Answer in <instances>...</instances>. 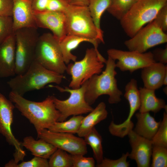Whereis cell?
<instances>
[{"label": "cell", "instance_id": "cell-30", "mask_svg": "<svg viewBox=\"0 0 167 167\" xmlns=\"http://www.w3.org/2000/svg\"><path fill=\"white\" fill-rule=\"evenodd\" d=\"M153 145L167 148V113L165 112L159 127L151 140Z\"/></svg>", "mask_w": 167, "mask_h": 167}, {"label": "cell", "instance_id": "cell-22", "mask_svg": "<svg viewBox=\"0 0 167 167\" xmlns=\"http://www.w3.org/2000/svg\"><path fill=\"white\" fill-rule=\"evenodd\" d=\"M21 143L22 146L29 151L34 156L47 159H49L57 149L51 144L42 139L36 140L31 136L24 137Z\"/></svg>", "mask_w": 167, "mask_h": 167}, {"label": "cell", "instance_id": "cell-26", "mask_svg": "<svg viewBox=\"0 0 167 167\" xmlns=\"http://www.w3.org/2000/svg\"><path fill=\"white\" fill-rule=\"evenodd\" d=\"M84 117L81 115H73L68 120L56 122L48 129L54 132L77 134Z\"/></svg>", "mask_w": 167, "mask_h": 167}, {"label": "cell", "instance_id": "cell-6", "mask_svg": "<svg viewBox=\"0 0 167 167\" xmlns=\"http://www.w3.org/2000/svg\"><path fill=\"white\" fill-rule=\"evenodd\" d=\"M106 61L94 47L87 49L82 60L69 63L66 66V71L71 78L69 87L79 88L93 75L101 74Z\"/></svg>", "mask_w": 167, "mask_h": 167}, {"label": "cell", "instance_id": "cell-37", "mask_svg": "<svg viewBox=\"0 0 167 167\" xmlns=\"http://www.w3.org/2000/svg\"><path fill=\"white\" fill-rule=\"evenodd\" d=\"M13 0H0V16H12Z\"/></svg>", "mask_w": 167, "mask_h": 167}, {"label": "cell", "instance_id": "cell-38", "mask_svg": "<svg viewBox=\"0 0 167 167\" xmlns=\"http://www.w3.org/2000/svg\"><path fill=\"white\" fill-rule=\"evenodd\" d=\"M154 61L156 62L164 64L167 63V46L164 49L156 48L152 52Z\"/></svg>", "mask_w": 167, "mask_h": 167}, {"label": "cell", "instance_id": "cell-34", "mask_svg": "<svg viewBox=\"0 0 167 167\" xmlns=\"http://www.w3.org/2000/svg\"><path fill=\"white\" fill-rule=\"evenodd\" d=\"M129 153L123 154L122 156L117 160H112L104 158L101 162L96 166L97 167H128L129 162L127 161Z\"/></svg>", "mask_w": 167, "mask_h": 167}, {"label": "cell", "instance_id": "cell-24", "mask_svg": "<svg viewBox=\"0 0 167 167\" xmlns=\"http://www.w3.org/2000/svg\"><path fill=\"white\" fill-rule=\"evenodd\" d=\"M69 5L67 0H33L32 9L34 13L48 11L64 13Z\"/></svg>", "mask_w": 167, "mask_h": 167}, {"label": "cell", "instance_id": "cell-7", "mask_svg": "<svg viewBox=\"0 0 167 167\" xmlns=\"http://www.w3.org/2000/svg\"><path fill=\"white\" fill-rule=\"evenodd\" d=\"M45 68L63 74L66 66L59 46V42L49 32L40 36L35 53L34 60Z\"/></svg>", "mask_w": 167, "mask_h": 167}, {"label": "cell", "instance_id": "cell-35", "mask_svg": "<svg viewBox=\"0 0 167 167\" xmlns=\"http://www.w3.org/2000/svg\"><path fill=\"white\" fill-rule=\"evenodd\" d=\"M71 155L72 167H94L95 163L94 158L86 157L81 154Z\"/></svg>", "mask_w": 167, "mask_h": 167}, {"label": "cell", "instance_id": "cell-5", "mask_svg": "<svg viewBox=\"0 0 167 167\" xmlns=\"http://www.w3.org/2000/svg\"><path fill=\"white\" fill-rule=\"evenodd\" d=\"M167 5V0H136L120 20L121 26L130 38L144 26L153 20L159 11Z\"/></svg>", "mask_w": 167, "mask_h": 167}, {"label": "cell", "instance_id": "cell-28", "mask_svg": "<svg viewBox=\"0 0 167 167\" xmlns=\"http://www.w3.org/2000/svg\"><path fill=\"white\" fill-rule=\"evenodd\" d=\"M136 0H111L107 11L112 16L120 20L126 14Z\"/></svg>", "mask_w": 167, "mask_h": 167}, {"label": "cell", "instance_id": "cell-10", "mask_svg": "<svg viewBox=\"0 0 167 167\" xmlns=\"http://www.w3.org/2000/svg\"><path fill=\"white\" fill-rule=\"evenodd\" d=\"M167 42V34L153 20L142 28L124 43L129 50L146 52L148 49Z\"/></svg>", "mask_w": 167, "mask_h": 167}, {"label": "cell", "instance_id": "cell-21", "mask_svg": "<svg viewBox=\"0 0 167 167\" xmlns=\"http://www.w3.org/2000/svg\"><path fill=\"white\" fill-rule=\"evenodd\" d=\"M140 105L139 112L141 113L152 112L157 113L162 109L167 112V106L165 101L157 98L155 90L144 87L139 89Z\"/></svg>", "mask_w": 167, "mask_h": 167}, {"label": "cell", "instance_id": "cell-19", "mask_svg": "<svg viewBox=\"0 0 167 167\" xmlns=\"http://www.w3.org/2000/svg\"><path fill=\"white\" fill-rule=\"evenodd\" d=\"M137 119L133 130L138 135L151 140L157 131L161 121H156L149 112H138L135 114Z\"/></svg>", "mask_w": 167, "mask_h": 167}, {"label": "cell", "instance_id": "cell-16", "mask_svg": "<svg viewBox=\"0 0 167 167\" xmlns=\"http://www.w3.org/2000/svg\"><path fill=\"white\" fill-rule=\"evenodd\" d=\"M12 18L14 31L22 28H37L32 9L33 0H13Z\"/></svg>", "mask_w": 167, "mask_h": 167}, {"label": "cell", "instance_id": "cell-23", "mask_svg": "<svg viewBox=\"0 0 167 167\" xmlns=\"http://www.w3.org/2000/svg\"><path fill=\"white\" fill-rule=\"evenodd\" d=\"M83 42H88L92 44V42L88 39L74 35H66L59 42L60 48L66 64H68L71 61L73 62L76 61V56L72 54L71 52Z\"/></svg>", "mask_w": 167, "mask_h": 167}, {"label": "cell", "instance_id": "cell-39", "mask_svg": "<svg viewBox=\"0 0 167 167\" xmlns=\"http://www.w3.org/2000/svg\"><path fill=\"white\" fill-rule=\"evenodd\" d=\"M68 4L71 5L88 6V0H67Z\"/></svg>", "mask_w": 167, "mask_h": 167}, {"label": "cell", "instance_id": "cell-4", "mask_svg": "<svg viewBox=\"0 0 167 167\" xmlns=\"http://www.w3.org/2000/svg\"><path fill=\"white\" fill-rule=\"evenodd\" d=\"M64 13L67 35H74L90 40L94 48L98 47L104 38L100 35L92 18L88 6L69 4Z\"/></svg>", "mask_w": 167, "mask_h": 167}, {"label": "cell", "instance_id": "cell-8", "mask_svg": "<svg viewBox=\"0 0 167 167\" xmlns=\"http://www.w3.org/2000/svg\"><path fill=\"white\" fill-rule=\"evenodd\" d=\"M15 74H22L34 60L37 42L39 36L37 28H24L15 32Z\"/></svg>", "mask_w": 167, "mask_h": 167}, {"label": "cell", "instance_id": "cell-27", "mask_svg": "<svg viewBox=\"0 0 167 167\" xmlns=\"http://www.w3.org/2000/svg\"><path fill=\"white\" fill-rule=\"evenodd\" d=\"M84 138L86 144L92 149L97 164H99L104 158L101 136L94 127Z\"/></svg>", "mask_w": 167, "mask_h": 167}, {"label": "cell", "instance_id": "cell-17", "mask_svg": "<svg viewBox=\"0 0 167 167\" xmlns=\"http://www.w3.org/2000/svg\"><path fill=\"white\" fill-rule=\"evenodd\" d=\"M15 75V39L14 34L0 45V78Z\"/></svg>", "mask_w": 167, "mask_h": 167}, {"label": "cell", "instance_id": "cell-14", "mask_svg": "<svg viewBox=\"0 0 167 167\" xmlns=\"http://www.w3.org/2000/svg\"><path fill=\"white\" fill-rule=\"evenodd\" d=\"M34 14L37 28L49 29L59 42L66 36V18L64 12L48 11Z\"/></svg>", "mask_w": 167, "mask_h": 167}, {"label": "cell", "instance_id": "cell-2", "mask_svg": "<svg viewBox=\"0 0 167 167\" xmlns=\"http://www.w3.org/2000/svg\"><path fill=\"white\" fill-rule=\"evenodd\" d=\"M115 61L108 56L105 63V70L100 74H95L87 81L85 94L87 103L91 105L101 96H109L108 102L110 104L118 103L121 100L122 92L118 88L115 76Z\"/></svg>", "mask_w": 167, "mask_h": 167}, {"label": "cell", "instance_id": "cell-25", "mask_svg": "<svg viewBox=\"0 0 167 167\" xmlns=\"http://www.w3.org/2000/svg\"><path fill=\"white\" fill-rule=\"evenodd\" d=\"M90 15L100 36L103 38V31L100 27L101 19L104 12L109 6L111 0H88Z\"/></svg>", "mask_w": 167, "mask_h": 167}, {"label": "cell", "instance_id": "cell-32", "mask_svg": "<svg viewBox=\"0 0 167 167\" xmlns=\"http://www.w3.org/2000/svg\"><path fill=\"white\" fill-rule=\"evenodd\" d=\"M14 33L12 17L0 16V45Z\"/></svg>", "mask_w": 167, "mask_h": 167}, {"label": "cell", "instance_id": "cell-41", "mask_svg": "<svg viewBox=\"0 0 167 167\" xmlns=\"http://www.w3.org/2000/svg\"><path fill=\"white\" fill-rule=\"evenodd\" d=\"M163 91L166 94H167V86L165 87L163 89Z\"/></svg>", "mask_w": 167, "mask_h": 167}, {"label": "cell", "instance_id": "cell-36", "mask_svg": "<svg viewBox=\"0 0 167 167\" xmlns=\"http://www.w3.org/2000/svg\"><path fill=\"white\" fill-rule=\"evenodd\" d=\"M154 20L164 32L167 31V5L163 7L159 11Z\"/></svg>", "mask_w": 167, "mask_h": 167}, {"label": "cell", "instance_id": "cell-15", "mask_svg": "<svg viewBox=\"0 0 167 167\" xmlns=\"http://www.w3.org/2000/svg\"><path fill=\"white\" fill-rule=\"evenodd\" d=\"M128 135L131 148L128 157L135 160L138 167H149L153 146L152 140L138 135L133 130Z\"/></svg>", "mask_w": 167, "mask_h": 167}, {"label": "cell", "instance_id": "cell-3", "mask_svg": "<svg viewBox=\"0 0 167 167\" xmlns=\"http://www.w3.org/2000/svg\"><path fill=\"white\" fill-rule=\"evenodd\" d=\"M65 78L63 74L49 70L34 60L25 72L16 75L7 84L11 91L23 96L28 92L41 89L49 84H59Z\"/></svg>", "mask_w": 167, "mask_h": 167}, {"label": "cell", "instance_id": "cell-13", "mask_svg": "<svg viewBox=\"0 0 167 167\" xmlns=\"http://www.w3.org/2000/svg\"><path fill=\"white\" fill-rule=\"evenodd\" d=\"M37 137L51 144L57 148L71 154L85 155L88 152L87 144L82 137L73 134L52 132L44 129L37 134Z\"/></svg>", "mask_w": 167, "mask_h": 167}, {"label": "cell", "instance_id": "cell-33", "mask_svg": "<svg viewBox=\"0 0 167 167\" xmlns=\"http://www.w3.org/2000/svg\"><path fill=\"white\" fill-rule=\"evenodd\" d=\"M5 167H49L48 161L47 159L34 156L30 160L24 161L20 163H16L13 159L6 163Z\"/></svg>", "mask_w": 167, "mask_h": 167}, {"label": "cell", "instance_id": "cell-31", "mask_svg": "<svg viewBox=\"0 0 167 167\" xmlns=\"http://www.w3.org/2000/svg\"><path fill=\"white\" fill-rule=\"evenodd\" d=\"M151 157L152 167L167 166V148L153 145Z\"/></svg>", "mask_w": 167, "mask_h": 167}, {"label": "cell", "instance_id": "cell-12", "mask_svg": "<svg viewBox=\"0 0 167 167\" xmlns=\"http://www.w3.org/2000/svg\"><path fill=\"white\" fill-rule=\"evenodd\" d=\"M108 56L118 61L116 67L122 71L132 73L156 62L152 52L143 53L135 51H123L111 48L107 51Z\"/></svg>", "mask_w": 167, "mask_h": 167}, {"label": "cell", "instance_id": "cell-9", "mask_svg": "<svg viewBox=\"0 0 167 167\" xmlns=\"http://www.w3.org/2000/svg\"><path fill=\"white\" fill-rule=\"evenodd\" d=\"M87 81L80 88L76 89H71L67 87L63 88L58 86H51V87L55 88L61 92H66L70 94L67 99L63 100L54 96L55 106L60 114L58 121H63L70 116L86 114L92 110L93 108L87 103L85 99Z\"/></svg>", "mask_w": 167, "mask_h": 167}, {"label": "cell", "instance_id": "cell-20", "mask_svg": "<svg viewBox=\"0 0 167 167\" xmlns=\"http://www.w3.org/2000/svg\"><path fill=\"white\" fill-rule=\"evenodd\" d=\"M84 117L77 134L78 136L84 137L95 126L105 119L108 115L105 103L101 102Z\"/></svg>", "mask_w": 167, "mask_h": 167}, {"label": "cell", "instance_id": "cell-29", "mask_svg": "<svg viewBox=\"0 0 167 167\" xmlns=\"http://www.w3.org/2000/svg\"><path fill=\"white\" fill-rule=\"evenodd\" d=\"M48 163L49 167H72L71 154L58 148L50 156Z\"/></svg>", "mask_w": 167, "mask_h": 167}, {"label": "cell", "instance_id": "cell-40", "mask_svg": "<svg viewBox=\"0 0 167 167\" xmlns=\"http://www.w3.org/2000/svg\"><path fill=\"white\" fill-rule=\"evenodd\" d=\"M167 71H166L163 78V85L167 86Z\"/></svg>", "mask_w": 167, "mask_h": 167}, {"label": "cell", "instance_id": "cell-1", "mask_svg": "<svg viewBox=\"0 0 167 167\" xmlns=\"http://www.w3.org/2000/svg\"><path fill=\"white\" fill-rule=\"evenodd\" d=\"M54 96H49L42 101L36 102L11 91L9 94V99L15 108L34 126L37 134L43 129H48L60 117L54 102Z\"/></svg>", "mask_w": 167, "mask_h": 167}, {"label": "cell", "instance_id": "cell-11", "mask_svg": "<svg viewBox=\"0 0 167 167\" xmlns=\"http://www.w3.org/2000/svg\"><path fill=\"white\" fill-rule=\"evenodd\" d=\"M14 105L0 92V134L3 136L10 145L15 147L14 161L16 163L23 161L26 156L21 142L14 136L11 126L13 121Z\"/></svg>", "mask_w": 167, "mask_h": 167}, {"label": "cell", "instance_id": "cell-18", "mask_svg": "<svg viewBox=\"0 0 167 167\" xmlns=\"http://www.w3.org/2000/svg\"><path fill=\"white\" fill-rule=\"evenodd\" d=\"M167 71V65L155 62L142 69L141 78L144 87L154 90L163 85L164 77Z\"/></svg>", "mask_w": 167, "mask_h": 167}]
</instances>
